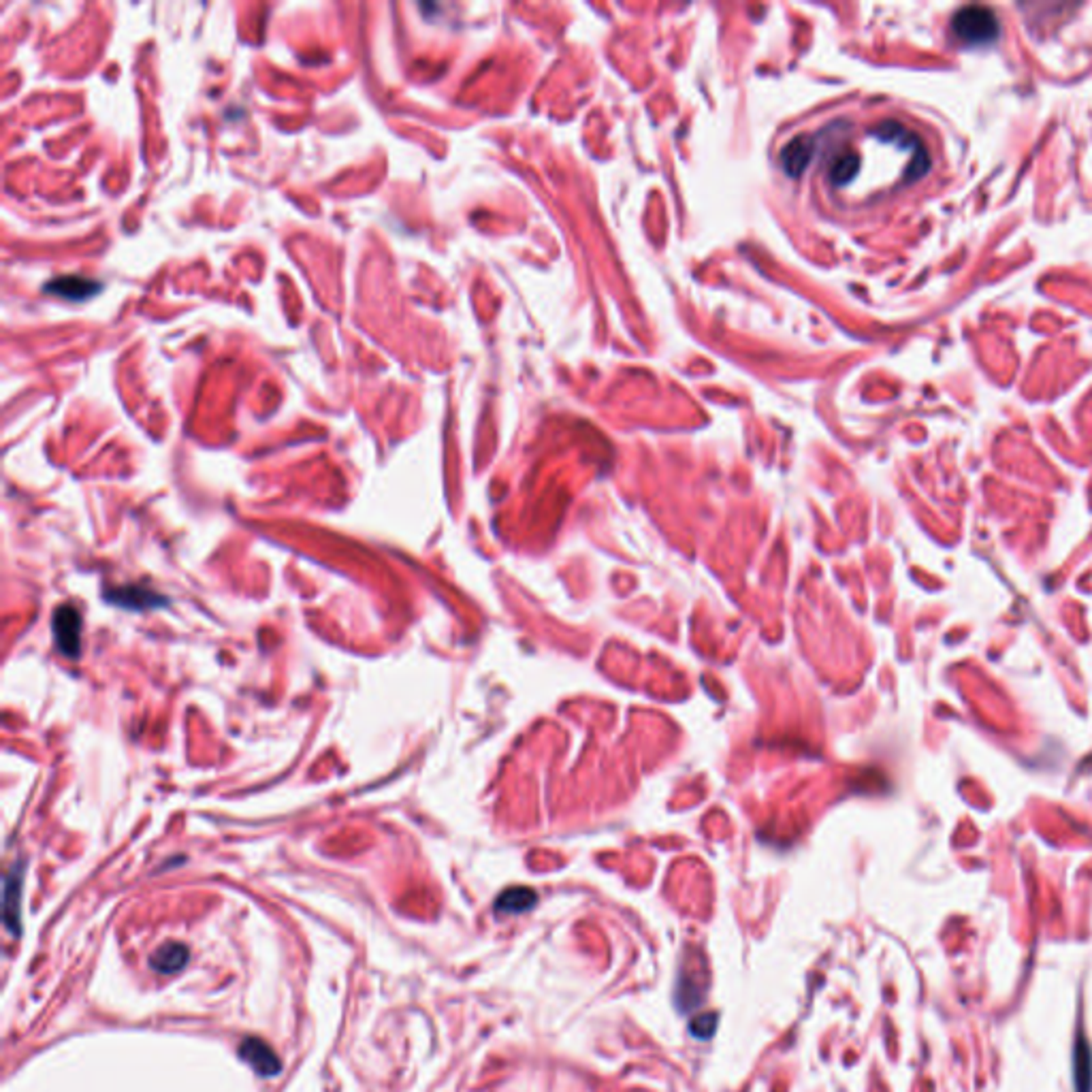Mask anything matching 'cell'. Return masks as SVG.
<instances>
[{"label": "cell", "mask_w": 1092, "mask_h": 1092, "mask_svg": "<svg viewBox=\"0 0 1092 1092\" xmlns=\"http://www.w3.org/2000/svg\"><path fill=\"white\" fill-rule=\"evenodd\" d=\"M952 30L956 39L966 43V46H988V43L998 39L1001 24H998L997 15L990 9L980 7V4H969L952 18Z\"/></svg>", "instance_id": "cell-1"}, {"label": "cell", "mask_w": 1092, "mask_h": 1092, "mask_svg": "<svg viewBox=\"0 0 1092 1092\" xmlns=\"http://www.w3.org/2000/svg\"><path fill=\"white\" fill-rule=\"evenodd\" d=\"M54 638L64 658L78 659L81 653V615L75 606H60L54 613Z\"/></svg>", "instance_id": "cell-2"}, {"label": "cell", "mask_w": 1092, "mask_h": 1092, "mask_svg": "<svg viewBox=\"0 0 1092 1092\" xmlns=\"http://www.w3.org/2000/svg\"><path fill=\"white\" fill-rule=\"evenodd\" d=\"M239 1056H242L256 1073L263 1075V1078H273V1075L280 1073L282 1069L277 1054L273 1052L263 1039H256V1037H248V1039L242 1041Z\"/></svg>", "instance_id": "cell-3"}, {"label": "cell", "mask_w": 1092, "mask_h": 1092, "mask_svg": "<svg viewBox=\"0 0 1092 1092\" xmlns=\"http://www.w3.org/2000/svg\"><path fill=\"white\" fill-rule=\"evenodd\" d=\"M21 886H24V868L21 864H13L4 879V926L13 935H20L21 931Z\"/></svg>", "instance_id": "cell-4"}, {"label": "cell", "mask_w": 1092, "mask_h": 1092, "mask_svg": "<svg viewBox=\"0 0 1092 1092\" xmlns=\"http://www.w3.org/2000/svg\"><path fill=\"white\" fill-rule=\"evenodd\" d=\"M186 963H188V949L182 943H165V946L156 949L150 960L152 969L162 975L178 973V971L184 969Z\"/></svg>", "instance_id": "cell-5"}, {"label": "cell", "mask_w": 1092, "mask_h": 1092, "mask_svg": "<svg viewBox=\"0 0 1092 1092\" xmlns=\"http://www.w3.org/2000/svg\"><path fill=\"white\" fill-rule=\"evenodd\" d=\"M536 900L538 897L534 889L510 888V889H506V892H501L498 900H495V911H498V914H506V915L525 914V911L534 909Z\"/></svg>", "instance_id": "cell-6"}, {"label": "cell", "mask_w": 1092, "mask_h": 1092, "mask_svg": "<svg viewBox=\"0 0 1092 1092\" xmlns=\"http://www.w3.org/2000/svg\"><path fill=\"white\" fill-rule=\"evenodd\" d=\"M1073 1073L1075 1092L1092 1090V1052L1084 1037H1080L1073 1046Z\"/></svg>", "instance_id": "cell-7"}, {"label": "cell", "mask_w": 1092, "mask_h": 1092, "mask_svg": "<svg viewBox=\"0 0 1092 1092\" xmlns=\"http://www.w3.org/2000/svg\"><path fill=\"white\" fill-rule=\"evenodd\" d=\"M107 600L113 604H120L122 608H156V604H165V598H161V595L145 592V589H135V587H127V589H118V592L107 593Z\"/></svg>", "instance_id": "cell-8"}, {"label": "cell", "mask_w": 1092, "mask_h": 1092, "mask_svg": "<svg viewBox=\"0 0 1092 1092\" xmlns=\"http://www.w3.org/2000/svg\"><path fill=\"white\" fill-rule=\"evenodd\" d=\"M96 288H98V284L86 280V277H79V276L58 277V280L47 284L49 293L60 294V297H64V299H84V297H88L90 293H96Z\"/></svg>", "instance_id": "cell-9"}, {"label": "cell", "mask_w": 1092, "mask_h": 1092, "mask_svg": "<svg viewBox=\"0 0 1092 1092\" xmlns=\"http://www.w3.org/2000/svg\"><path fill=\"white\" fill-rule=\"evenodd\" d=\"M715 1029H717V1013H702L698 1015V1018H693L691 1022V1035L698 1037V1039L713 1037Z\"/></svg>", "instance_id": "cell-10"}]
</instances>
